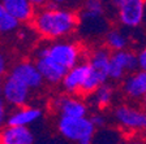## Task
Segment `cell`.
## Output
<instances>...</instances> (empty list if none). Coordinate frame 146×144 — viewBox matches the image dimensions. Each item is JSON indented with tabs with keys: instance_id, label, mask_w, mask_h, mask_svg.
<instances>
[{
	"instance_id": "28",
	"label": "cell",
	"mask_w": 146,
	"mask_h": 144,
	"mask_svg": "<svg viewBox=\"0 0 146 144\" xmlns=\"http://www.w3.org/2000/svg\"><path fill=\"white\" fill-rule=\"evenodd\" d=\"M121 0H107V3H108V5L111 7V8H113L115 9L116 7L119 5V3H120Z\"/></svg>"
},
{
	"instance_id": "29",
	"label": "cell",
	"mask_w": 146,
	"mask_h": 144,
	"mask_svg": "<svg viewBox=\"0 0 146 144\" xmlns=\"http://www.w3.org/2000/svg\"><path fill=\"white\" fill-rule=\"evenodd\" d=\"M3 95V79H1V74H0V96Z\"/></svg>"
},
{
	"instance_id": "32",
	"label": "cell",
	"mask_w": 146,
	"mask_h": 144,
	"mask_svg": "<svg viewBox=\"0 0 146 144\" xmlns=\"http://www.w3.org/2000/svg\"><path fill=\"white\" fill-rule=\"evenodd\" d=\"M145 132H146V131H145ZM145 136H146V134H145Z\"/></svg>"
},
{
	"instance_id": "20",
	"label": "cell",
	"mask_w": 146,
	"mask_h": 144,
	"mask_svg": "<svg viewBox=\"0 0 146 144\" xmlns=\"http://www.w3.org/2000/svg\"><path fill=\"white\" fill-rule=\"evenodd\" d=\"M21 25V22L15 16L11 14L0 3V35H11L13 33H17Z\"/></svg>"
},
{
	"instance_id": "30",
	"label": "cell",
	"mask_w": 146,
	"mask_h": 144,
	"mask_svg": "<svg viewBox=\"0 0 146 144\" xmlns=\"http://www.w3.org/2000/svg\"><path fill=\"white\" fill-rule=\"evenodd\" d=\"M141 104H142V107H145V108H146V95L142 97V100H141Z\"/></svg>"
},
{
	"instance_id": "22",
	"label": "cell",
	"mask_w": 146,
	"mask_h": 144,
	"mask_svg": "<svg viewBox=\"0 0 146 144\" xmlns=\"http://www.w3.org/2000/svg\"><path fill=\"white\" fill-rule=\"evenodd\" d=\"M89 117H90L91 122L94 123V126L97 127L98 130L103 129V127L107 126L108 118H107V116L103 113V112H95V113H93L91 116H89Z\"/></svg>"
},
{
	"instance_id": "23",
	"label": "cell",
	"mask_w": 146,
	"mask_h": 144,
	"mask_svg": "<svg viewBox=\"0 0 146 144\" xmlns=\"http://www.w3.org/2000/svg\"><path fill=\"white\" fill-rule=\"evenodd\" d=\"M8 107L9 105L5 103V100L0 96V130L3 129L7 125V122H8V114H9Z\"/></svg>"
},
{
	"instance_id": "13",
	"label": "cell",
	"mask_w": 146,
	"mask_h": 144,
	"mask_svg": "<svg viewBox=\"0 0 146 144\" xmlns=\"http://www.w3.org/2000/svg\"><path fill=\"white\" fill-rule=\"evenodd\" d=\"M121 91L131 101H141L146 95V70L137 69L121 81Z\"/></svg>"
},
{
	"instance_id": "24",
	"label": "cell",
	"mask_w": 146,
	"mask_h": 144,
	"mask_svg": "<svg viewBox=\"0 0 146 144\" xmlns=\"http://www.w3.org/2000/svg\"><path fill=\"white\" fill-rule=\"evenodd\" d=\"M137 61H138V69L146 70V45H143L137 52Z\"/></svg>"
},
{
	"instance_id": "11",
	"label": "cell",
	"mask_w": 146,
	"mask_h": 144,
	"mask_svg": "<svg viewBox=\"0 0 146 144\" xmlns=\"http://www.w3.org/2000/svg\"><path fill=\"white\" fill-rule=\"evenodd\" d=\"M89 72H90V68H89L88 61L86 62L81 61L76 66L68 69L60 83L63 91L67 93H72V95L82 93L84 86H85L86 79L89 77Z\"/></svg>"
},
{
	"instance_id": "3",
	"label": "cell",
	"mask_w": 146,
	"mask_h": 144,
	"mask_svg": "<svg viewBox=\"0 0 146 144\" xmlns=\"http://www.w3.org/2000/svg\"><path fill=\"white\" fill-rule=\"evenodd\" d=\"M110 60H111V51L106 45L97 47L90 52L88 59L90 72L82 90V95H90L99 86L110 81Z\"/></svg>"
},
{
	"instance_id": "15",
	"label": "cell",
	"mask_w": 146,
	"mask_h": 144,
	"mask_svg": "<svg viewBox=\"0 0 146 144\" xmlns=\"http://www.w3.org/2000/svg\"><path fill=\"white\" fill-rule=\"evenodd\" d=\"M35 64L38 66L44 82L48 84H60L68 70L63 65H60L58 61L51 59L48 55L42 57H36Z\"/></svg>"
},
{
	"instance_id": "7",
	"label": "cell",
	"mask_w": 146,
	"mask_h": 144,
	"mask_svg": "<svg viewBox=\"0 0 146 144\" xmlns=\"http://www.w3.org/2000/svg\"><path fill=\"white\" fill-rule=\"evenodd\" d=\"M138 69L137 52L128 49L111 52L110 60V81L121 82L128 74Z\"/></svg>"
},
{
	"instance_id": "27",
	"label": "cell",
	"mask_w": 146,
	"mask_h": 144,
	"mask_svg": "<svg viewBox=\"0 0 146 144\" xmlns=\"http://www.w3.org/2000/svg\"><path fill=\"white\" fill-rule=\"evenodd\" d=\"M30 1L35 7H39V8H40V7H44L46 4L48 3V0H30Z\"/></svg>"
},
{
	"instance_id": "2",
	"label": "cell",
	"mask_w": 146,
	"mask_h": 144,
	"mask_svg": "<svg viewBox=\"0 0 146 144\" xmlns=\"http://www.w3.org/2000/svg\"><path fill=\"white\" fill-rule=\"evenodd\" d=\"M56 130L65 141L76 144H90L94 141L97 127L89 116L84 117H63L56 122Z\"/></svg>"
},
{
	"instance_id": "16",
	"label": "cell",
	"mask_w": 146,
	"mask_h": 144,
	"mask_svg": "<svg viewBox=\"0 0 146 144\" xmlns=\"http://www.w3.org/2000/svg\"><path fill=\"white\" fill-rule=\"evenodd\" d=\"M35 141V135L29 126L5 125L0 130L1 144H31Z\"/></svg>"
},
{
	"instance_id": "5",
	"label": "cell",
	"mask_w": 146,
	"mask_h": 144,
	"mask_svg": "<svg viewBox=\"0 0 146 144\" xmlns=\"http://www.w3.org/2000/svg\"><path fill=\"white\" fill-rule=\"evenodd\" d=\"M113 121L128 132L146 131V108L132 104H120L112 112Z\"/></svg>"
},
{
	"instance_id": "8",
	"label": "cell",
	"mask_w": 146,
	"mask_h": 144,
	"mask_svg": "<svg viewBox=\"0 0 146 144\" xmlns=\"http://www.w3.org/2000/svg\"><path fill=\"white\" fill-rule=\"evenodd\" d=\"M31 90L25 83L18 81L12 74H8L3 79V97L11 108H18L22 105L29 104L31 97Z\"/></svg>"
},
{
	"instance_id": "18",
	"label": "cell",
	"mask_w": 146,
	"mask_h": 144,
	"mask_svg": "<svg viewBox=\"0 0 146 144\" xmlns=\"http://www.w3.org/2000/svg\"><path fill=\"white\" fill-rule=\"evenodd\" d=\"M104 45L111 52L128 49L131 45V35L128 33V29L120 27H110L104 34Z\"/></svg>"
},
{
	"instance_id": "14",
	"label": "cell",
	"mask_w": 146,
	"mask_h": 144,
	"mask_svg": "<svg viewBox=\"0 0 146 144\" xmlns=\"http://www.w3.org/2000/svg\"><path fill=\"white\" fill-rule=\"evenodd\" d=\"M43 118V110L35 105H22L13 108L8 114L7 125H17V126H33Z\"/></svg>"
},
{
	"instance_id": "26",
	"label": "cell",
	"mask_w": 146,
	"mask_h": 144,
	"mask_svg": "<svg viewBox=\"0 0 146 144\" xmlns=\"http://www.w3.org/2000/svg\"><path fill=\"white\" fill-rule=\"evenodd\" d=\"M69 0H50V4L51 5H55V7H64V5H67Z\"/></svg>"
},
{
	"instance_id": "25",
	"label": "cell",
	"mask_w": 146,
	"mask_h": 144,
	"mask_svg": "<svg viewBox=\"0 0 146 144\" xmlns=\"http://www.w3.org/2000/svg\"><path fill=\"white\" fill-rule=\"evenodd\" d=\"M7 70H8V60L5 55L0 51V74H5Z\"/></svg>"
},
{
	"instance_id": "19",
	"label": "cell",
	"mask_w": 146,
	"mask_h": 144,
	"mask_svg": "<svg viewBox=\"0 0 146 144\" xmlns=\"http://www.w3.org/2000/svg\"><path fill=\"white\" fill-rule=\"evenodd\" d=\"M89 96H90L89 97L90 104L98 110H103L112 104L113 99H115V88L112 84L107 82V83L99 86L97 90H94Z\"/></svg>"
},
{
	"instance_id": "17",
	"label": "cell",
	"mask_w": 146,
	"mask_h": 144,
	"mask_svg": "<svg viewBox=\"0 0 146 144\" xmlns=\"http://www.w3.org/2000/svg\"><path fill=\"white\" fill-rule=\"evenodd\" d=\"M0 3L21 24L31 22L36 13V7L30 0H0Z\"/></svg>"
},
{
	"instance_id": "12",
	"label": "cell",
	"mask_w": 146,
	"mask_h": 144,
	"mask_svg": "<svg viewBox=\"0 0 146 144\" xmlns=\"http://www.w3.org/2000/svg\"><path fill=\"white\" fill-rule=\"evenodd\" d=\"M108 29L110 27L106 14H94V13L81 11L78 24V31L81 33V35L86 38H95L99 35H104Z\"/></svg>"
},
{
	"instance_id": "1",
	"label": "cell",
	"mask_w": 146,
	"mask_h": 144,
	"mask_svg": "<svg viewBox=\"0 0 146 144\" xmlns=\"http://www.w3.org/2000/svg\"><path fill=\"white\" fill-rule=\"evenodd\" d=\"M78 24L80 16L74 11L51 4L36 11L31 21L34 31L46 40L69 38L78 30Z\"/></svg>"
},
{
	"instance_id": "21",
	"label": "cell",
	"mask_w": 146,
	"mask_h": 144,
	"mask_svg": "<svg viewBox=\"0 0 146 144\" xmlns=\"http://www.w3.org/2000/svg\"><path fill=\"white\" fill-rule=\"evenodd\" d=\"M106 9L107 5L103 0H85L81 11L94 13V14H106Z\"/></svg>"
},
{
	"instance_id": "6",
	"label": "cell",
	"mask_w": 146,
	"mask_h": 144,
	"mask_svg": "<svg viewBox=\"0 0 146 144\" xmlns=\"http://www.w3.org/2000/svg\"><path fill=\"white\" fill-rule=\"evenodd\" d=\"M115 11L120 26L128 30H137L145 22L146 0H121Z\"/></svg>"
},
{
	"instance_id": "4",
	"label": "cell",
	"mask_w": 146,
	"mask_h": 144,
	"mask_svg": "<svg viewBox=\"0 0 146 144\" xmlns=\"http://www.w3.org/2000/svg\"><path fill=\"white\" fill-rule=\"evenodd\" d=\"M46 52L51 59L58 61L65 69H70L82 61L84 51L78 43L65 39L50 40L48 44H46Z\"/></svg>"
},
{
	"instance_id": "31",
	"label": "cell",
	"mask_w": 146,
	"mask_h": 144,
	"mask_svg": "<svg viewBox=\"0 0 146 144\" xmlns=\"http://www.w3.org/2000/svg\"><path fill=\"white\" fill-rule=\"evenodd\" d=\"M143 25H146V13H145V22H143Z\"/></svg>"
},
{
	"instance_id": "10",
	"label": "cell",
	"mask_w": 146,
	"mask_h": 144,
	"mask_svg": "<svg viewBox=\"0 0 146 144\" xmlns=\"http://www.w3.org/2000/svg\"><path fill=\"white\" fill-rule=\"evenodd\" d=\"M52 108L56 110L59 117H84L89 114L88 103L67 92L65 95L55 97L52 101Z\"/></svg>"
},
{
	"instance_id": "9",
	"label": "cell",
	"mask_w": 146,
	"mask_h": 144,
	"mask_svg": "<svg viewBox=\"0 0 146 144\" xmlns=\"http://www.w3.org/2000/svg\"><path fill=\"white\" fill-rule=\"evenodd\" d=\"M9 74L16 77L18 81L25 83L33 91L40 90L43 87V84L46 83L36 64L30 60H24L15 64L9 70Z\"/></svg>"
}]
</instances>
